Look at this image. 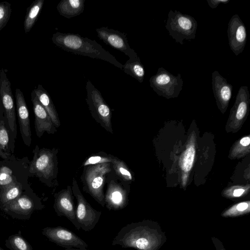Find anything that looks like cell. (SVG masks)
Instances as JSON below:
<instances>
[{
    "mask_svg": "<svg viewBox=\"0 0 250 250\" xmlns=\"http://www.w3.org/2000/svg\"><path fill=\"white\" fill-rule=\"evenodd\" d=\"M106 183L104 203L106 208L109 210H119L126 207L128 203L130 184L118 178L112 170L108 175Z\"/></svg>",
    "mask_w": 250,
    "mask_h": 250,
    "instance_id": "8",
    "label": "cell"
},
{
    "mask_svg": "<svg viewBox=\"0 0 250 250\" xmlns=\"http://www.w3.org/2000/svg\"><path fill=\"white\" fill-rule=\"evenodd\" d=\"M44 0H35L26 9V13L23 21L24 32L30 31L41 12Z\"/></svg>",
    "mask_w": 250,
    "mask_h": 250,
    "instance_id": "23",
    "label": "cell"
},
{
    "mask_svg": "<svg viewBox=\"0 0 250 250\" xmlns=\"http://www.w3.org/2000/svg\"><path fill=\"white\" fill-rule=\"evenodd\" d=\"M28 157L19 158L13 154L11 157L0 161V191L15 182L29 187V166Z\"/></svg>",
    "mask_w": 250,
    "mask_h": 250,
    "instance_id": "4",
    "label": "cell"
},
{
    "mask_svg": "<svg viewBox=\"0 0 250 250\" xmlns=\"http://www.w3.org/2000/svg\"><path fill=\"white\" fill-rule=\"evenodd\" d=\"M37 96L39 102L50 116L53 124L57 128L61 125L58 113L53 101L47 91L41 84L33 90Z\"/></svg>",
    "mask_w": 250,
    "mask_h": 250,
    "instance_id": "20",
    "label": "cell"
},
{
    "mask_svg": "<svg viewBox=\"0 0 250 250\" xmlns=\"http://www.w3.org/2000/svg\"><path fill=\"white\" fill-rule=\"evenodd\" d=\"M7 70H0V99L4 108L6 122L12 135L16 140L17 125L16 111L11 84L6 74Z\"/></svg>",
    "mask_w": 250,
    "mask_h": 250,
    "instance_id": "11",
    "label": "cell"
},
{
    "mask_svg": "<svg viewBox=\"0 0 250 250\" xmlns=\"http://www.w3.org/2000/svg\"><path fill=\"white\" fill-rule=\"evenodd\" d=\"M212 88L214 97L222 108L227 106L232 92V85L228 83L218 71L214 70L211 76Z\"/></svg>",
    "mask_w": 250,
    "mask_h": 250,
    "instance_id": "19",
    "label": "cell"
},
{
    "mask_svg": "<svg viewBox=\"0 0 250 250\" xmlns=\"http://www.w3.org/2000/svg\"><path fill=\"white\" fill-rule=\"evenodd\" d=\"M11 4L7 1L0 2V31L7 24L11 13Z\"/></svg>",
    "mask_w": 250,
    "mask_h": 250,
    "instance_id": "29",
    "label": "cell"
},
{
    "mask_svg": "<svg viewBox=\"0 0 250 250\" xmlns=\"http://www.w3.org/2000/svg\"><path fill=\"white\" fill-rule=\"evenodd\" d=\"M42 234L50 241L64 248L87 249L88 245L72 231L62 226L47 227L42 229Z\"/></svg>",
    "mask_w": 250,
    "mask_h": 250,
    "instance_id": "12",
    "label": "cell"
},
{
    "mask_svg": "<svg viewBox=\"0 0 250 250\" xmlns=\"http://www.w3.org/2000/svg\"><path fill=\"white\" fill-rule=\"evenodd\" d=\"M150 86L159 95L167 99L178 96L184 82L180 74L176 76L161 67L149 79Z\"/></svg>",
    "mask_w": 250,
    "mask_h": 250,
    "instance_id": "9",
    "label": "cell"
},
{
    "mask_svg": "<svg viewBox=\"0 0 250 250\" xmlns=\"http://www.w3.org/2000/svg\"><path fill=\"white\" fill-rule=\"evenodd\" d=\"M31 99L35 116L34 126L37 136L41 138L45 132L49 134H55L57 131V127L33 91L31 94Z\"/></svg>",
    "mask_w": 250,
    "mask_h": 250,
    "instance_id": "16",
    "label": "cell"
},
{
    "mask_svg": "<svg viewBox=\"0 0 250 250\" xmlns=\"http://www.w3.org/2000/svg\"><path fill=\"white\" fill-rule=\"evenodd\" d=\"M51 40L54 44L64 51L101 59L122 69L123 65L115 57L94 40L83 37L78 34L59 32L53 34Z\"/></svg>",
    "mask_w": 250,
    "mask_h": 250,
    "instance_id": "1",
    "label": "cell"
},
{
    "mask_svg": "<svg viewBox=\"0 0 250 250\" xmlns=\"http://www.w3.org/2000/svg\"><path fill=\"white\" fill-rule=\"evenodd\" d=\"M230 0H207V1L210 8H216L220 3L226 4Z\"/></svg>",
    "mask_w": 250,
    "mask_h": 250,
    "instance_id": "30",
    "label": "cell"
},
{
    "mask_svg": "<svg viewBox=\"0 0 250 250\" xmlns=\"http://www.w3.org/2000/svg\"><path fill=\"white\" fill-rule=\"evenodd\" d=\"M112 170L111 164L109 163L86 166L83 167L80 177L83 191L103 207L105 206L104 187Z\"/></svg>",
    "mask_w": 250,
    "mask_h": 250,
    "instance_id": "3",
    "label": "cell"
},
{
    "mask_svg": "<svg viewBox=\"0 0 250 250\" xmlns=\"http://www.w3.org/2000/svg\"><path fill=\"white\" fill-rule=\"evenodd\" d=\"M117 157L113 155L107 154L103 151H100L97 153L93 154L87 157L83 163L82 166L84 167L105 163H112Z\"/></svg>",
    "mask_w": 250,
    "mask_h": 250,
    "instance_id": "27",
    "label": "cell"
},
{
    "mask_svg": "<svg viewBox=\"0 0 250 250\" xmlns=\"http://www.w3.org/2000/svg\"><path fill=\"white\" fill-rule=\"evenodd\" d=\"M16 140L13 137L8 126L4 108L0 99V157L6 159L14 152Z\"/></svg>",
    "mask_w": 250,
    "mask_h": 250,
    "instance_id": "18",
    "label": "cell"
},
{
    "mask_svg": "<svg viewBox=\"0 0 250 250\" xmlns=\"http://www.w3.org/2000/svg\"><path fill=\"white\" fill-rule=\"evenodd\" d=\"M5 246L10 250H32L31 246L20 234L10 235L5 240Z\"/></svg>",
    "mask_w": 250,
    "mask_h": 250,
    "instance_id": "26",
    "label": "cell"
},
{
    "mask_svg": "<svg viewBox=\"0 0 250 250\" xmlns=\"http://www.w3.org/2000/svg\"><path fill=\"white\" fill-rule=\"evenodd\" d=\"M244 192V189H236L233 192V195L236 197L240 196Z\"/></svg>",
    "mask_w": 250,
    "mask_h": 250,
    "instance_id": "33",
    "label": "cell"
},
{
    "mask_svg": "<svg viewBox=\"0 0 250 250\" xmlns=\"http://www.w3.org/2000/svg\"><path fill=\"white\" fill-rule=\"evenodd\" d=\"M195 150L194 145L189 146L184 152L181 161L182 169L185 172L189 171L192 168L195 157Z\"/></svg>",
    "mask_w": 250,
    "mask_h": 250,
    "instance_id": "28",
    "label": "cell"
},
{
    "mask_svg": "<svg viewBox=\"0 0 250 250\" xmlns=\"http://www.w3.org/2000/svg\"><path fill=\"white\" fill-rule=\"evenodd\" d=\"M74 198L72 187L68 185L65 188L54 194L53 208L58 216L65 217L77 229L80 230L81 228L76 217Z\"/></svg>",
    "mask_w": 250,
    "mask_h": 250,
    "instance_id": "13",
    "label": "cell"
},
{
    "mask_svg": "<svg viewBox=\"0 0 250 250\" xmlns=\"http://www.w3.org/2000/svg\"><path fill=\"white\" fill-rule=\"evenodd\" d=\"M0 250H3L0 247Z\"/></svg>",
    "mask_w": 250,
    "mask_h": 250,
    "instance_id": "35",
    "label": "cell"
},
{
    "mask_svg": "<svg viewBox=\"0 0 250 250\" xmlns=\"http://www.w3.org/2000/svg\"><path fill=\"white\" fill-rule=\"evenodd\" d=\"M16 113L20 131L23 143L30 146L32 143V134L29 111L22 92L19 88L15 91Z\"/></svg>",
    "mask_w": 250,
    "mask_h": 250,
    "instance_id": "17",
    "label": "cell"
},
{
    "mask_svg": "<svg viewBox=\"0 0 250 250\" xmlns=\"http://www.w3.org/2000/svg\"><path fill=\"white\" fill-rule=\"evenodd\" d=\"M63 250H88L87 249H77V248H69V249H65Z\"/></svg>",
    "mask_w": 250,
    "mask_h": 250,
    "instance_id": "34",
    "label": "cell"
},
{
    "mask_svg": "<svg viewBox=\"0 0 250 250\" xmlns=\"http://www.w3.org/2000/svg\"><path fill=\"white\" fill-rule=\"evenodd\" d=\"M248 207V204L247 203L243 202L239 204L237 206V209L239 211H243L247 209Z\"/></svg>",
    "mask_w": 250,
    "mask_h": 250,
    "instance_id": "32",
    "label": "cell"
},
{
    "mask_svg": "<svg viewBox=\"0 0 250 250\" xmlns=\"http://www.w3.org/2000/svg\"><path fill=\"white\" fill-rule=\"evenodd\" d=\"M32 152L33 157L30 161L29 177L38 179L48 188L58 187L59 149L40 148L36 145Z\"/></svg>",
    "mask_w": 250,
    "mask_h": 250,
    "instance_id": "2",
    "label": "cell"
},
{
    "mask_svg": "<svg viewBox=\"0 0 250 250\" xmlns=\"http://www.w3.org/2000/svg\"><path fill=\"white\" fill-rule=\"evenodd\" d=\"M96 31L100 40L111 47L124 53L129 59H134L138 57L135 50L129 46L126 34L107 27L96 28Z\"/></svg>",
    "mask_w": 250,
    "mask_h": 250,
    "instance_id": "14",
    "label": "cell"
},
{
    "mask_svg": "<svg viewBox=\"0 0 250 250\" xmlns=\"http://www.w3.org/2000/svg\"><path fill=\"white\" fill-rule=\"evenodd\" d=\"M86 102L94 120L107 132L113 133L111 122L112 111L101 92L87 80L86 84Z\"/></svg>",
    "mask_w": 250,
    "mask_h": 250,
    "instance_id": "6",
    "label": "cell"
},
{
    "mask_svg": "<svg viewBox=\"0 0 250 250\" xmlns=\"http://www.w3.org/2000/svg\"><path fill=\"white\" fill-rule=\"evenodd\" d=\"M227 33L230 48L237 56L243 51L247 37L245 24L238 15L234 14L229 20Z\"/></svg>",
    "mask_w": 250,
    "mask_h": 250,
    "instance_id": "15",
    "label": "cell"
},
{
    "mask_svg": "<svg viewBox=\"0 0 250 250\" xmlns=\"http://www.w3.org/2000/svg\"><path fill=\"white\" fill-rule=\"evenodd\" d=\"M71 187L73 195L77 201L76 217L77 223L83 230L89 231L98 223L102 212L93 208L86 201L74 178L73 179Z\"/></svg>",
    "mask_w": 250,
    "mask_h": 250,
    "instance_id": "10",
    "label": "cell"
},
{
    "mask_svg": "<svg viewBox=\"0 0 250 250\" xmlns=\"http://www.w3.org/2000/svg\"><path fill=\"white\" fill-rule=\"evenodd\" d=\"M197 25L196 20L192 16L170 10L165 27L176 42L183 44L184 40L190 41L195 38Z\"/></svg>",
    "mask_w": 250,
    "mask_h": 250,
    "instance_id": "5",
    "label": "cell"
},
{
    "mask_svg": "<svg viewBox=\"0 0 250 250\" xmlns=\"http://www.w3.org/2000/svg\"><path fill=\"white\" fill-rule=\"evenodd\" d=\"M240 143L243 146H248L250 143V138L249 137H244L241 139Z\"/></svg>",
    "mask_w": 250,
    "mask_h": 250,
    "instance_id": "31",
    "label": "cell"
},
{
    "mask_svg": "<svg viewBox=\"0 0 250 250\" xmlns=\"http://www.w3.org/2000/svg\"><path fill=\"white\" fill-rule=\"evenodd\" d=\"M29 187H26L21 183L15 182L2 189L0 191V208L18 198Z\"/></svg>",
    "mask_w": 250,
    "mask_h": 250,
    "instance_id": "22",
    "label": "cell"
},
{
    "mask_svg": "<svg viewBox=\"0 0 250 250\" xmlns=\"http://www.w3.org/2000/svg\"><path fill=\"white\" fill-rule=\"evenodd\" d=\"M122 70L127 74L136 79L139 82L144 81L145 71L139 57L134 59H128L123 65Z\"/></svg>",
    "mask_w": 250,
    "mask_h": 250,
    "instance_id": "24",
    "label": "cell"
},
{
    "mask_svg": "<svg viewBox=\"0 0 250 250\" xmlns=\"http://www.w3.org/2000/svg\"><path fill=\"white\" fill-rule=\"evenodd\" d=\"M85 0H62L57 6L59 14L70 19L80 15L83 12Z\"/></svg>",
    "mask_w": 250,
    "mask_h": 250,
    "instance_id": "21",
    "label": "cell"
},
{
    "mask_svg": "<svg viewBox=\"0 0 250 250\" xmlns=\"http://www.w3.org/2000/svg\"><path fill=\"white\" fill-rule=\"evenodd\" d=\"M111 166L113 173L120 180L129 184L133 181V173L124 161L117 157Z\"/></svg>",
    "mask_w": 250,
    "mask_h": 250,
    "instance_id": "25",
    "label": "cell"
},
{
    "mask_svg": "<svg viewBox=\"0 0 250 250\" xmlns=\"http://www.w3.org/2000/svg\"><path fill=\"white\" fill-rule=\"evenodd\" d=\"M44 207L41 199L30 186L18 198L0 209L14 218L28 219L34 211Z\"/></svg>",
    "mask_w": 250,
    "mask_h": 250,
    "instance_id": "7",
    "label": "cell"
}]
</instances>
